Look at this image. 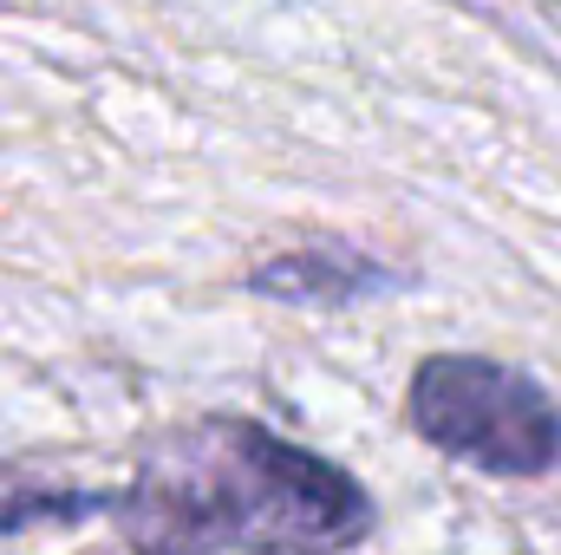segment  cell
Segmentation results:
<instances>
[{
  "instance_id": "obj_1",
  "label": "cell",
  "mask_w": 561,
  "mask_h": 555,
  "mask_svg": "<svg viewBox=\"0 0 561 555\" xmlns=\"http://www.w3.org/2000/svg\"><path fill=\"white\" fill-rule=\"evenodd\" d=\"M105 523L131 555H353L379 510L327 451L262 418L203 412L144 444Z\"/></svg>"
},
{
  "instance_id": "obj_2",
  "label": "cell",
  "mask_w": 561,
  "mask_h": 555,
  "mask_svg": "<svg viewBox=\"0 0 561 555\" xmlns=\"http://www.w3.org/2000/svg\"><path fill=\"white\" fill-rule=\"evenodd\" d=\"M405 424L483 477H542L561 464L556 393L490 353H424L405 380Z\"/></svg>"
},
{
  "instance_id": "obj_3",
  "label": "cell",
  "mask_w": 561,
  "mask_h": 555,
  "mask_svg": "<svg viewBox=\"0 0 561 555\" xmlns=\"http://www.w3.org/2000/svg\"><path fill=\"white\" fill-rule=\"evenodd\" d=\"M392 287H405V269H392V262H379L340 236L280 249V256L249 269V294L280 301V307H359V301H379Z\"/></svg>"
},
{
  "instance_id": "obj_4",
  "label": "cell",
  "mask_w": 561,
  "mask_h": 555,
  "mask_svg": "<svg viewBox=\"0 0 561 555\" xmlns=\"http://www.w3.org/2000/svg\"><path fill=\"white\" fill-rule=\"evenodd\" d=\"M92 517H112V490L0 471V530H39V523L66 530V523H92Z\"/></svg>"
}]
</instances>
